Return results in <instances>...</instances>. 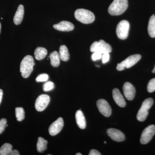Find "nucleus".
Wrapping results in <instances>:
<instances>
[{"mask_svg": "<svg viewBox=\"0 0 155 155\" xmlns=\"http://www.w3.org/2000/svg\"><path fill=\"white\" fill-rule=\"evenodd\" d=\"M35 65L33 58L31 56H25L21 61L20 65V72L22 77L27 78L30 76Z\"/></svg>", "mask_w": 155, "mask_h": 155, "instance_id": "1", "label": "nucleus"}, {"mask_svg": "<svg viewBox=\"0 0 155 155\" xmlns=\"http://www.w3.org/2000/svg\"><path fill=\"white\" fill-rule=\"evenodd\" d=\"M128 7L127 0H114L108 8L109 14L113 16L121 15Z\"/></svg>", "mask_w": 155, "mask_h": 155, "instance_id": "2", "label": "nucleus"}, {"mask_svg": "<svg viewBox=\"0 0 155 155\" xmlns=\"http://www.w3.org/2000/svg\"><path fill=\"white\" fill-rule=\"evenodd\" d=\"M75 17L77 20L84 24H90L95 20V16L93 13L84 9H78L76 10Z\"/></svg>", "mask_w": 155, "mask_h": 155, "instance_id": "3", "label": "nucleus"}, {"mask_svg": "<svg viewBox=\"0 0 155 155\" xmlns=\"http://www.w3.org/2000/svg\"><path fill=\"white\" fill-rule=\"evenodd\" d=\"M153 104V100L151 98L147 99L143 102L137 116V119L139 121L143 122L146 120L148 115L149 110Z\"/></svg>", "mask_w": 155, "mask_h": 155, "instance_id": "4", "label": "nucleus"}, {"mask_svg": "<svg viewBox=\"0 0 155 155\" xmlns=\"http://www.w3.org/2000/svg\"><path fill=\"white\" fill-rule=\"evenodd\" d=\"M91 52H99L101 54H105L111 52L112 48L111 46L107 43L104 41L101 40L99 41H95L91 45L90 47Z\"/></svg>", "mask_w": 155, "mask_h": 155, "instance_id": "5", "label": "nucleus"}, {"mask_svg": "<svg viewBox=\"0 0 155 155\" xmlns=\"http://www.w3.org/2000/svg\"><path fill=\"white\" fill-rule=\"evenodd\" d=\"M141 58V56L140 54H134L129 56L121 63L118 64L116 69L118 71H122L125 68H130L136 64Z\"/></svg>", "mask_w": 155, "mask_h": 155, "instance_id": "6", "label": "nucleus"}, {"mask_svg": "<svg viewBox=\"0 0 155 155\" xmlns=\"http://www.w3.org/2000/svg\"><path fill=\"white\" fill-rule=\"evenodd\" d=\"M130 28V24L127 20L120 21L117 25L116 32L117 36L120 39L124 40L127 38Z\"/></svg>", "mask_w": 155, "mask_h": 155, "instance_id": "7", "label": "nucleus"}, {"mask_svg": "<svg viewBox=\"0 0 155 155\" xmlns=\"http://www.w3.org/2000/svg\"><path fill=\"white\" fill-rule=\"evenodd\" d=\"M155 134V126L154 125H150L145 128L143 131L140 137V142L143 144L148 143Z\"/></svg>", "mask_w": 155, "mask_h": 155, "instance_id": "8", "label": "nucleus"}, {"mask_svg": "<svg viewBox=\"0 0 155 155\" xmlns=\"http://www.w3.org/2000/svg\"><path fill=\"white\" fill-rule=\"evenodd\" d=\"M50 98L48 95H40L37 98L35 103V108L37 111L41 112L44 110L49 104Z\"/></svg>", "mask_w": 155, "mask_h": 155, "instance_id": "9", "label": "nucleus"}, {"mask_svg": "<svg viewBox=\"0 0 155 155\" xmlns=\"http://www.w3.org/2000/svg\"><path fill=\"white\" fill-rule=\"evenodd\" d=\"M97 107L99 111L103 116L109 117L112 114V110L110 106L106 100L100 99L97 101Z\"/></svg>", "mask_w": 155, "mask_h": 155, "instance_id": "10", "label": "nucleus"}, {"mask_svg": "<svg viewBox=\"0 0 155 155\" xmlns=\"http://www.w3.org/2000/svg\"><path fill=\"white\" fill-rule=\"evenodd\" d=\"M64 125V120L61 117L58 118L56 121L50 125L49 132L50 135L55 136L61 132Z\"/></svg>", "mask_w": 155, "mask_h": 155, "instance_id": "11", "label": "nucleus"}, {"mask_svg": "<svg viewBox=\"0 0 155 155\" xmlns=\"http://www.w3.org/2000/svg\"><path fill=\"white\" fill-rule=\"evenodd\" d=\"M123 93L126 98L129 101L133 100L135 97V87L129 82H125L123 87Z\"/></svg>", "mask_w": 155, "mask_h": 155, "instance_id": "12", "label": "nucleus"}, {"mask_svg": "<svg viewBox=\"0 0 155 155\" xmlns=\"http://www.w3.org/2000/svg\"><path fill=\"white\" fill-rule=\"evenodd\" d=\"M108 136L113 140L117 142L124 141L125 137L122 131L115 128H110L107 130Z\"/></svg>", "mask_w": 155, "mask_h": 155, "instance_id": "13", "label": "nucleus"}, {"mask_svg": "<svg viewBox=\"0 0 155 155\" xmlns=\"http://www.w3.org/2000/svg\"><path fill=\"white\" fill-rule=\"evenodd\" d=\"M55 29L62 31H69L73 30L74 25L71 22L67 21H61L58 24L53 25Z\"/></svg>", "mask_w": 155, "mask_h": 155, "instance_id": "14", "label": "nucleus"}, {"mask_svg": "<svg viewBox=\"0 0 155 155\" xmlns=\"http://www.w3.org/2000/svg\"><path fill=\"white\" fill-rule=\"evenodd\" d=\"M113 96L114 101L117 105L121 107H124L126 106V102L123 96L117 88H115L113 91Z\"/></svg>", "mask_w": 155, "mask_h": 155, "instance_id": "15", "label": "nucleus"}, {"mask_svg": "<svg viewBox=\"0 0 155 155\" xmlns=\"http://www.w3.org/2000/svg\"><path fill=\"white\" fill-rule=\"evenodd\" d=\"M24 14V6L22 5H19L14 17V22L15 25H19L22 22Z\"/></svg>", "mask_w": 155, "mask_h": 155, "instance_id": "16", "label": "nucleus"}, {"mask_svg": "<svg viewBox=\"0 0 155 155\" xmlns=\"http://www.w3.org/2000/svg\"><path fill=\"white\" fill-rule=\"evenodd\" d=\"M75 119L78 127L81 129H84L86 127V123L85 117L81 110H78L75 114Z\"/></svg>", "mask_w": 155, "mask_h": 155, "instance_id": "17", "label": "nucleus"}, {"mask_svg": "<svg viewBox=\"0 0 155 155\" xmlns=\"http://www.w3.org/2000/svg\"><path fill=\"white\" fill-rule=\"evenodd\" d=\"M59 54L61 61H69L70 55H69L68 48L65 45H62L60 47Z\"/></svg>", "mask_w": 155, "mask_h": 155, "instance_id": "18", "label": "nucleus"}, {"mask_svg": "<svg viewBox=\"0 0 155 155\" xmlns=\"http://www.w3.org/2000/svg\"><path fill=\"white\" fill-rule=\"evenodd\" d=\"M48 54V51L44 48L38 47L35 51V58L38 61H41L45 58Z\"/></svg>", "mask_w": 155, "mask_h": 155, "instance_id": "19", "label": "nucleus"}, {"mask_svg": "<svg viewBox=\"0 0 155 155\" xmlns=\"http://www.w3.org/2000/svg\"><path fill=\"white\" fill-rule=\"evenodd\" d=\"M49 57L51 65L54 67H59L61 59L58 52L57 51H54L52 52L50 54Z\"/></svg>", "mask_w": 155, "mask_h": 155, "instance_id": "20", "label": "nucleus"}, {"mask_svg": "<svg viewBox=\"0 0 155 155\" xmlns=\"http://www.w3.org/2000/svg\"><path fill=\"white\" fill-rule=\"evenodd\" d=\"M148 31L151 37L155 38V16L154 14L150 17L149 21Z\"/></svg>", "mask_w": 155, "mask_h": 155, "instance_id": "21", "label": "nucleus"}, {"mask_svg": "<svg viewBox=\"0 0 155 155\" xmlns=\"http://www.w3.org/2000/svg\"><path fill=\"white\" fill-rule=\"evenodd\" d=\"M47 140L41 137H39L37 143V150L39 153H43L47 149Z\"/></svg>", "mask_w": 155, "mask_h": 155, "instance_id": "22", "label": "nucleus"}, {"mask_svg": "<svg viewBox=\"0 0 155 155\" xmlns=\"http://www.w3.org/2000/svg\"><path fill=\"white\" fill-rule=\"evenodd\" d=\"M12 150H13V147L12 145L8 143H5L0 148V155H10Z\"/></svg>", "mask_w": 155, "mask_h": 155, "instance_id": "23", "label": "nucleus"}, {"mask_svg": "<svg viewBox=\"0 0 155 155\" xmlns=\"http://www.w3.org/2000/svg\"><path fill=\"white\" fill-rule=\"evenodd\" d=\"M15 114L17 121L21 122L25 119V111L22 107H17L15 109Z\"/></svg>", "mask_w": 155, "mask_h": 155, "instance_id": "24", "label": "nucleus"}, {"mask_svg": "<svg viewBox=\"0 0 155 155\" xmlns=\"http://www.w3.org/2000/svg\"><path fill=\"white\" fill-rule=\"evenodd\" d=\"M54 88V84L51 81L46 82L43 85V90L45 91H49Z\"/></svg>", "mask_w": 155, "mask_h": 155, "instance_id": "25", "label": "nucleus"}, {"mask_svg": "<svg viewBox=\"0 0 155 155\" xmlns=\"http://www.w3.org/2000/svg\"><path fill=\"white\" fill-rule=\"evenodd\" d=\"M147 91L150 93L155 91V78H153L150 81L148 84Z\"/></svg>", "mask_w": 155, "mask_h": 155, "instance_id": "26", "label": "nucleus"}, {"mask_svg": "<svg viewBox=\"0 0 155 155\" xmlns=\"http://www.w3.org/2000/svg\"><path fill=\"white\" fill-rule=\"evenodd\" d=\"M49 79V76L47 74H42L39 75L36 78V81L37 82H45L47 81Z\"/></svg>", "mask_w": 155, "mask_h": 155, "instance_id": "27", "label": "nucleus"}, {"mask_svg": "<svg viewBox=\"0 0 155 155\" xmlns=\"http://www.w3.org/2000/svg\"><path fill=\"white\" fill-rule=\"evenodd\" d=\"M7 124V121L5 119H2L0 120V134L5 131Z\"/></svg>", "mask_w": 155, "mask_h": 155, "instance_id": "28", "label": "nucleus"}, {"mask_svg": "<svg viewBox=\"0 0 155 155\" xmlns=\"http://www.w3.org/2000/svg\"><path fill=\"white\" fill-rule=\"evenodd\" d=\"M102 54L99 52H94L91 56V59L92 61H96L100 60L102 57Z\"/></svg>", "mask_w": 155, "mask_h": 155, "instance_id": "29", "label": "nucleus"}, {"mask_svg": "<svg viewBox=\"0 0 155 155\" xmlns=\"http://www.w3.org/2000/svg\"><path fill=\"white\" fill-rule=\"evenodd\" d=\"M110 58L109 53H105V54H103L102 57L103 64H106V63L108 62L110 60Z\"/></svg>", "mask_w": 155, "mask_h": 155, "instance_id": "30", "label": "nucleus"}, {"mask_svg": "<svg viewBox=\"0 0 155 155\" xmlns=\"http://www.w3.org/2000/svg\"><path fill=\"white\" fill-rule=\"evenodd\" d=\"M89 155H101V153L99 152L96 150H92L90 152Z\"/></svg>", "mask_w": 155, "mask_h": 155, "instance_id": "31", "label": "nucleus"}, {"mask_svg": "<svg viewBox=\"0 0 155 155\" xmlns=\"http://www.w3.org/2000/svg\"><path fill=\"white\" fill-rule=\"evenodd\" d=\"M10 155H19V151L17 150H14L11 151L10 154Z\"/></svg>", "mask_w": 155, "mask_h": 155, "instance_id": "32", "label": "nucleus"}, {"mask_svg": "<svg viewBox=\"0 0 155 155\" xmlns=\"http://www.w3.org/2000/svg\"><path fill=\"white\" fill-rule=\"evenodd\" d=\"M3 95V91L2 90L0 89V104H1V102H2V100Z\"/></svg>", "mask_w": 155, "mask_h": 155, "instance_id": "33", "label": "nucleus"}, {"mask_svg": "<svg viewBox=\"0 0 155 155\" xmlns=\"http://www.w3.org/2000/svg\"><path fill=\"white\" fill-rule=\"evenodd\" d=\"M152 72H153V73H155V66L154 68L153 69V70Z\"/></svg>", "mask_w": 155, "mask_h": 155, "instance_id": "34", "label": "nucleus"}, {"mask_svg": "<svg viewBox=\"0 0 155 155\" xmlns=\"http://www.w3.org/2000/svg\"><path fill=\"white\" fill-rule=\"evenodd\" d=\"M82 154H81V153H77V154H76V155H81Z\"/></svg>", "mask_w": 155, "mask_h": 155, "instance_id": "35", "label": "nucleus"}, {"mask_svg": "<svg viewBox=\"0 0 155 155\" xmlns=\"http://www.w3.org/2000/svg\"><path fill=\"white\" fill-rule=\"evenodd\" d=\"M1 23H0V33H1Z\"/></svg>", "mask_w": 155, "mask_h": 155, "instance_id": "36", "label": "nucleus"}, {"mask_svg": "<svg viewBox=\"0 0 155 155\" xmlns=\"http://www.w3.org/2000/svg\"><path fill=\"white\" fill-rule=\"evenodd\" d=\"M8 125H7H7H6V127H8Z\"/></svg>", "mask_w": 155, "mask_h": 155, "instance_id": "37", "label": "nucleus"}, {"mask_svg": "<svg viewBox=\"0 0 155 155\" xmlns=\"http://www.w3.org/2000/svg\"><path fill=\"white\" fill-rule=\"evenodd\" d=\"M104 143H107V142H106V141H105V142H104Z\"/></svg>", "mask_w": 155, "mask_h": 155, "instance_id": "38", "label": "nucleus"}]
</instances>
